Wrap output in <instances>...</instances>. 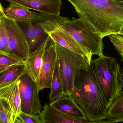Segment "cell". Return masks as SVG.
Wrapping results in <instances>:
<instances>
[{"mask_svg": "<svg viewBox=\"0 0 123 123\" xmlns=\"http://www.w3.org/2000/svg\"><path fill=\"white\" fill-rule=\"evenodd\" d=\"M18 118L25 123H42L39 114L30 115L21 112Z\"/></svg>", "mask_w": 123, "mask_h": 123, "instance_id": "cell-24", "label": "cell"}, {"mask_svg": "<svg viewBox=\"0 0 123 123\" xmlns=\"http://www.w3.org/2000/svg\"><path fill=\"white\" fill-rule=\"evenodd\" d=\"M29 9L50 15L60 16L62 6L61 0H6Z\"/></svg>", "mask_w": 123, "mask_h": 123, "instance_id": "cell-12", "label": "cell"}, {"mask_svg": "<svg viewBox=\"0 0 123 123\" xmlns=\"http://www.w3.org/2000/svg\"><path fill=\"white\" fill-rule=\"evenodd\" d=\"M18 81L21 112L30 115L39 114L43 107L40 101L37 82L32 79L26 70Z\"/></svg>", "mask_w": 123, "mask_h": 123, "instance_id": "cell-6", "label": "cell"}, {"mask_svg": "<svg viewBox=\"0 0 123 123\" xmlns=\"http://www.w3.org/2000/svg\"><path fill=\"white\" fill-rule=\"evenodd\" d=\"M50 89L51 91L49 95V100L50 103L64 95L62 82L59 71L58 56L52 79Z\"/></svg>", "mask_w": 123, "mask_h": 123, "instance_id": "cell-17", "label": "cell"}, {"mask_svg": "<svg viewBox=\"0 0 123 123\" xmlns=\"http://www.w3.org/2000/svg\"><path fill=\"white\" fill-rule=\"evenodd\" d=\"M8 42V32L3 16L0 19V54L10 55Z\"/></svg>", "mask_w": 123, "mask_h": 123, "instance_id": "cell-20", "label": "cell"}, {"mask_svg": "<svg viewBox=\"0 0 123 123\" xmlns=\"http://www.w3.org/2000/svg\"><path fill=\"white\" fill-rule=\"evenodd\" d=\"M108 37L115 49L121 56L123 61V35L114 34Z\"/></svg>", "mask_w": 123, "mask_h": 123, "instance_id": "cell-22", "label": "cell"}, {"mask_svg": "<svg viewBox=\"0 0 123 123\" xmlns=\"http://www.w3.org/2000/svg\"><path fill=\"white\" fill-rule=\"evenodd\" d=\"M70 96L88 120L109 119L107 108L90 64L77 72Z\"/></svg>", "mask_w": 123, "mask_h": 123, "instance_id": "cell-2", "label": "cell"}, {"mask_svg": "<svg viewBox=\"0 0 123 123\" xmlns=\"http://www.w3.org/2000/svg\"><path fill=\"white\" fill-rule=\"evenodd\" d=\"M50 40L51 38L49 36L37 49L30 53L25 62L26 71L32 79L37 82L40 74L44 55Z\"/></svg>", "mask_w": 123, "mask_h": 123, "instance_id": "cell-14", "label": "cell"}, {"mask_svg": "<svg viewBox=\"0 0 123 123\" xmlns=\"http://www.w3.org/2000/svg\"><path fill=\"white\" fill-rule=\"evenodd\" d=\"M49 105L62 114L75 118L88 120L70 95H63L50 103Z\"/></svg>", "mask_w": 123, "mask_h": 123, "instance_id": "cell-15", "label": "cell"}, {"mask_svg": "<svg viewBox=\"0 0 123 123\" xmlns=\"http://www.w3.org/2000/svg\"><path fill=\"white\" fill-rule=\"evenodd\" d=\"M61 17L57 27L54 31L48 34L51 39L62 47L86 58L91 63L92 61V57L90 55L87 50L60 26Z\"/></svg>", "mask_w": 123, "mask_h": 123, "instance_id": "cell-11", "label": "cell"}, {"mask_svg": "<svg viewBox=\"0 0 123 123\" xmlns=\"http://www.w3.org/2000/svg\"><path fill=\"white\" fill-rule=\"evenodd\" d=\"M24 64V62L18 57L11 55L0 54V65L11 67Z\"/></svg>", "mask_w": 123, "mask_h": 123, "instance_id": "cell-21", "label": "cell"}, {"mask_svg": "<svg viewBox=\"0 0 123 123\" xmlns=\"http://www.w3.org/2000/svg\"><path fill=\"white\" fill-rule=\"evenodd\" d=\"M17 23L24 31L29 47L30 53L37 49L49 37L43 27L36 21Z\"/></svg>", "mask_w": 123, "mask_h": 123, "instance_id": "cell-10", "label": "cell"}, {"mask_svg": "<svg viewBox=\"0 0 123 123\" xmlns=\"http://www.w3.org/2000/svg\"><path fill=\"white\" fill-rule=\"evenodd\" d=\"M118 34H119L123 35V25L121 27L120 31H119V32H118Z\"/></svg>", "mask_w": 123, "mask_h": 123, "instance_id": "cell-29", "label": "cell"}, {"mask_svg": "<svg viewBox=\"0 0 123 123\" xmlns=\"http://www.w3.org/2000/svg\"><path fill=\"white\" fill-rule=\"evenodd\" d=\"M4 13L8 18L18 22L34 21L38 17L39 13L31 11L18 4L10 3L4 11Z\"/></svg>", "mask_w": 123, "mask_h": 123, "instance_id": "cell-16", "label": "cell"}, {"mask_svg": "<svg viewBox=\"0 0 123 123\" xmlns=\"http://www.w3.org/2000/svg\"><path fill=\"white\" fill-rule=\"evenodd\" d=\"M4 15H5L4 11L0 1V19Z\"/></svg>", "mask_w": 123, "mask_h": 123, "instance_id": "cell-27", "label": "cell"}, {"mask_svg": "<svg viewBox=\"0 0 123 123\" xmlns=\"http://www.w3.org/2000/svg\"><path fill=\"white\" fill-rule=\"evenodd\" d=\"M0 123H12L11 113L0 100Z\"/></svg>", "mask_w": 123, "mask_h": 123, "instance_id": "cell-23", "label": "cell"}, {"mask_svg": "<svg viewBox=\"0 0 123 123\" xmlns=\"http://www.w3.org/2000/svg\"><path fill=\"white\" fill-rule=\"evenodd\" d=\"M0 100L11 113L12 123H14L21 112V100L18 80L0 85Z\"/></svg>", "mask_w": 123, "mask_h": 123, "instance_id": "cell-8", "label": "cell"}, {"mask_svg": "<svg viewBox=\"0 0 123 123\" xmlns=\"http://www.w3.org/2000/svg\"><path fill=\"white\" fill-rule=\"evenodd\" d=\"M55 43L64 95H70L75 74L80 69L90 64L87 58Z\"/></svg>", "mask_w": 123, "mask_h": 123, "instance_id": "cell-5", "label": "cell"}, {"mask_svg": "<svg viewBox=\"0 0 123 123\" xmlns=\"http://www.w3.org/2000/svg\"><path fill=\"white\" fill-rule=\"evenodd\" d=\"M57 57L55 44L51 39L44 55L40 74L37 82L39 91L45 88L50 89Z\"/></svg>", "mask_w": 123, "mask_h": 123, "instance_id": "cell-9", "label": "cell"}, {"mask_svg": "<svg viewBox=\"0 0 123 123\" xmlns=\"http://www.w3.org/2000/svg\"><path fill=\"white\" fill-rule=\"evenodd\" d=\"M60 25L62 29L84 48L91 56L103 55V38L81 19L72 18L69 19L68 17L62 16Z\"/></svg>", "mask_w": 123, "mask_h": 123, "instance_id": "cell-4", "label": "cell"}, {"mask_svg": "<svg viewBox=\"0 0 123 123\" xmlns=\"http://www.w3.org/2000/svg\"><path fill=\"white\" fill-rule=\"evenodd\" d=\"M107 114L109 119L118 120L123 118V90L108 108Z\"/></svg>", "mask_w": 123, "mask_h": 123, "instance_id": "cell-19", "label": "cell"}, {"mask_svg": "<svg viewBox=\"0 0 123 123\" xmlns=\"http://www.w3.org/2000/svg\"><path fill=\"white\" fill-rule=\"evenodd\" d=\"M120 80L121 86L123 87V70L121 69L120 72Z\"/></svg>", "mask_w": 123, "mask_h": 123, "instance_id": "cell-26", "label": "cell"}, {"mask_svg": "<svg viewBox=\"0 0 123 123\" xmlns=\"http://www.w3.org/2000/svg\"><path fill=\"white\" fill-rule=\"evenodd\" d=\"M10 67H11L9 66L0 65V74Z\"/></svg>", "mask_w": 123, "mask_h": 123, "instance_id": "cell-25", "label": "cell"}, {"mask_svg": "<svg viewBox=\"0 0 123 123\" xmlns=\"http://www.w3.org/2000/svg\"><path fill=\"white\" fill-rule=\"evenodd\" d=\"M116 1H123V0H115Z\"/></svg>", "mask_w": 123, "mask_h": 123, "instance_id": "cell-31", "label": "cell"}, {"mask_svg": "<svg viewBox=\"0 0 123 123\" xmlns=\"http://www.w3.org/2000/svg\"><path fill=\"white\" fill-rule=\"evenodd\" d=\"M90 65L108 109L123 88L120 64L115 58L103 55L92 61Z\"/></svg>", "mask_w": 123, "mask_h": 123, "instance_id": "cell-3", "label": "cell"}, {"mask_svg": "<svg viewBox=\"0 0 123 123\" xmlns=\"http://www.w3.org/2000/svg\"><path fill=\"white\" fill-rule=\"evenodd\" d=\"M14 123H25L24 121H22V120L19 119V118H18L16 120V121H15Z\"/></svg>", "mask_w": 123, "mask_h": 123, "instance_id": "cell-28", "label": "cell"}, {"mask_svg": "<svg viewBox=\"0 0 123 123\" xmlns=\"http://www.w3.org/2000/svg\"><path fill=\"white\" fill-rule=\"evenodd\" d=\"M25 71V64L9 67L0 74V85L17 80Z\"/></svg>", "mask_w": 123, "mask_h": 123, "instance_id": "cell-18", "label": "cell"}, {"mask_svg": "<svg viewBox=\"0 0 123 123\" xmlns=\"http://www.w3.org/2000/svg\"><path fill=\"white\" fill-rule=\"evenodd\" d=\"M114 120L115 123H119V122H123V118L118 120H115V119Z\"/></svg>", "mask_w": 123, "mask_h": 123, "instance_id": "cell-30", "label": "cell"}, {"mask_svg": "<svg viewBox=\"0 0 123 123\" xmlns=\"http://www.w3.org/2000/svg\"><path fill=\"white\" fill-rule=\"evenodd\" d=\"M9 38V54L18 57L24 62L30 54L29 47L23 30L18 23L4 15Z\"/></svg>", "mask_w": 123, "mask_h": 123, "instance_id": "cell-7", "label": "cell"}, {"mask_svg": "<svg viewBox=\"0 0 123 123\" xmlns=\"http://www.w3.org/2000/svg\"><path fill=\"white\" fill-rule=\"evenodd\" d=\"M79 18L102 38L118 34L123 25V1L67 0Z\"/></svg>", "mask_w": 123, "mask_h": 123, "instance_id": "cell-1", "label": "cell"}, {"mask_svg": "<svg viewBox=\"0 0 123 123\" xmlns=\"http://www.w3.org/2000/svg\"><path fill=\"white\" fill-rule=\"evenodd\" d=\"M39 115L42 123H115L112 119L93 122L75 118L61 113L47 104L44 105Z\"/></svg>", "mask_w": 123, "mask_h": 123, "instance_id": "cell-13", "label": "cell"}]
</instances>
